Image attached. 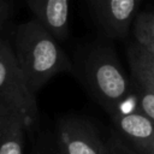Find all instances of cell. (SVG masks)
I'll use <instances>...</instances> for the list:
<instances>
[{"label":"cell","mask_w":154,"mask_h":154,"mask_svg":"<svg viewBox=\"0 0 154 154\" xmlns=\"http://www.w3.org/2000/svg\"><path fill=\"white\" fill-rule=\"evenodd\" d=\"M11 47L23 78L35 95L54 76L72 70L59 41L34 18L17 25Z\"/></svg>","instance_id":"1"},{"label":"cell","mask_w":154,"mask_h":154,"mask_svg":"<svg viewBox=\"0 0 154 154\" xmlns=\"http://www.w3.org/2000/svg\"><path fill=\"white\" fill-rule=\"evenodd\" d=\"M141 0H88L99 26L111 37H123L134 22Z\"/></svg>","instance_id":"6"},{"label":"cell","mask_w":154,"mask_h":154,"mask_svg":"<svg viewBox=\"0 0 154 154\" xmlns=\"http://www.w3.org/2000/svg\"><path fill=\"white\" fill-rule=\"evenodd\" d=\"M135 97L137 109L154 123V94L137 87V90L135 91Z\"/></svg>","instance_id":"11"},{"label":"cell","mask_w":154,"mask_h":154,"mask_svg":"<svg viewBox=\"0 0 154 154\" xmlns=\"http://www.w3.org/2000/svg\"><path fill=\"white\" fill-rule=\"evenodd\" d=\"M128 61L137 85L154 94V55L135 42L128 47Z\"/></svg>","instance_id":"8"},{"label":"cell","mask_w":154,"mask_h":154,"mask_svg":"<svg viewBox=\"0 0 154 154\" xmlns=\"http://www.w3.org/2000/svg\"><path fill=\"white\" fill-rule=\"evenodd\" d=\"M150 53H152V54H153V55H154V52H150Z\"/></svg>","instance_id":"14"},{"label":"cell","mask_w":154,"mask_h":154,"mask_svg":"<svg viewBox=\"0 0 154 154\" xmlns=\"http://www.w3.org/2000/svg\"><path fill=\"white\" fill-rule=\"evenodd\" d=\"M28 129L24 120L17 116L0 118V154H23L24 130Z\"/></svg>","instance_id":"9"},{"label":"cell","mask_w":154,"mask_h":154,"mask_svg":"<svg viewBox=\"0 0 154 154\" xmlns=\"http://www.w3.org/2000/svg\"><path fill=\"white\" fill-rule=\"evenodd\" d=\"M134 36L137 43L154 52V13L142 12L135 17Z\"/></svg>","instance_id":"10"},{"label":"cell","mask_w":154,"mask_h":154,"mask_svg":"<svg viewBox=\"0 0 154 154\" xmlns=\"http://www.w3.org/2000/svg\"><path fill=\"white\" fill-rule=\"evenodd\" d=\"M26 5L34 19L58 41L66 38L70 28V0H26Z\"/></svg>","instance_id":"7"},{"label":"cell","mask_w":154,"mask_h":154,"mask_svg":"<svg viewBox=\"0 0 154 154\" xmlns=\"http://www.w3.org/2000/svg\"><path fill=\"white\" fill-rule=\"evenodd\" d=\"M5 20H6V18H1V19H0V31H1V29H2V25H4Z\"/></svg>","instance_id":"13"},{"label":"cell","mask_w":154,"mask_h":154,"mask_svg":"<svg viewBox=\"0 0 154 154\" xmlns=\"http://www.w3.org/2000/svg\"><path fill=\"white\" fill-rule=\"evenodd\" d=\"M113 154H114V153H113Z\"/></svg>","instance_id":"16"},{"label":"cell","mask_w":154,"mask_h":154,"mask_svg":"<svg viewBox=\"0 0 154 154\" xmlns=\"http://www.w3.org/2000/svg\"><path fill=\"white\" fill-rule=\"evenodd\" d=\"M152 154H154V152H153V153H152Z\"/></svg>","instance_id":"15"},{"label":"cell","mask_w":154,"mask_h":154,"mask_svg":"<svg viewBox=\"0 0 154 154\" xmlns=\"http://www.w3.org/2000/svg\"><path fill=\"white\" fill-rule=\"evenodd\" d=\"M17 116L30 128L37 118V103L18 67L11 43L0 37V118Z\"/></svg>","instance_id":"3"},{"label":"cell","mask_w":154,"mask_h":154,"mask_svg":"<svg viewBox=\"0 0 154 154\" xmlns=\"http://www.w3.org/2000/svg\"><path fill=\"white\" fill-rule=\"evenodd\" d=\"M8 16V6L5 0H0V19L7 18Z\"/></svg>","instance_id":"12"},{"label":"cell","mask_w":154,"mask_h":154,"mask_svg":"<svg viewBox=\"0 0 154 154\" xmlns=\"http://www.w3.org/2000/svg\"><path fill=\"white\" fill-rule=\"evenodd\" d=\"M119 141L137 154L154 152V123L138 109L111 114Z\"/></svg>","instance_id":"5"},{"label":"cell","mask_w":154,"mask_h":154,"mask_svg":"<svg viewBox=\"0 0 154 154\" xmlns=\"http://www.w3.org/2000/svg\"><path fill=\"white\" fill-rule=\"evenodd\" d=\"M58 130L59 154H113L87 120L75 117L64 118Z\"/></svg>","instance_id":"4"},{"label":"cell","mask_w":154,"mask_h":154,"mask_svg":"<svg viewBox=\"0 0 154 154\" xmlns=\"http://www.w3.org/2000/svg\"><path fill=\"white\" fill-rule=\"evenodd\" d=\"M83 72L90 93L109 116L122 112L135 97L131 82L109 46L93 47L84 59Z\"/></svg>","instance_id":"2"}]
</instances>
